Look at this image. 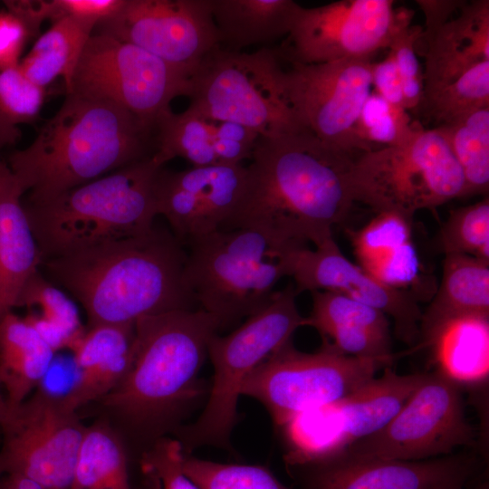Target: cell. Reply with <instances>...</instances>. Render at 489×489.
Instances as JSON below:
<instances>
[{
    "instance_id": "cell-17",
    "label": "cell",
    "mask_w": 489,
    "mask_h": 489,
    "mask_svg": "<svg viewBox=\"0 0 489 489\" xmlns=\"http://www.w3.org/2000/svg\"><path fill=\"white\" fill-rule=\"evenodd\" d=\"M97 27L192 74L219 45L210 0H125Z\"/></svg>"
},
{
    "instance_id": "cell-42",
    "label": "cell",
    "mask_w": 489,
    "mask_h": 489,
    "mask_svg": "<svg viewBox=\"0 0 489 489\" xmlns=\"http://www.w3.org/2000/svg\"><path fill=\"white\" fill-rule=\"evenodd\" d=\"M258 138V133L238 123L216 121L214 149L218 165L243 164L251 158Z\"/></svg>"
},
{
    "instance_id": "cell-39",
    "label": "cell",
    "mask_w": 489,
    "mask_h": 489,
    "mask_svg": "<svg viewBox=\"0 0 489 489\" xmlns=\"http://www.w3.org/2000/svg\"><path fill=\"white\" fill-rule=\"evenodd\" d=\"M23 306L38 307L41 316L64 329L77 342L86 331L75 303L40 270L31 277L20 295L17 307Z\"/></svg>"
},
{
    "instance_id": "cell-49",
    "label": "cell",
    "mask_w": 489,
    "mask_h": 489,
    "mask_svg": "<svg viewBox=\"0 0 489 489\" xmlns=\"http://www.w3.org/2000/svg\"><path fill=\"white\" fill-rule=\"evenodd\" d=\"M469 489H489V484L487 481H483L477 484L475 486Z\"/></svg>"
},
{
    "instance_id": "cell-20",
    "label": "cell",
    "mask_w": 489,
    "mask_h": 489,
    "mask_svg": "<svg viewBox=\"0 0 489 489\" xmlns=\"http://www.w3.org/2000/svg\"><path fill=\"white\" fill-rule=\"evenodd\" d=\"M246 173L243 164L161 168L155 189L158 216L183 244L219 230L241 198Z\"/></svg>"
},
{
    "instance_id": "cell-40",
    "label": "cell",
    "mask_w": 489,
    "mask_h": 489,
    "mask_svg": "<svg viewBox=\"0 0 489 489\" xmlns=\"http://www.w3.org/2000/svg\"><path fill=\"white\" fill-rule=\"evenodd\" d=\"M422 30L418 25H406L397 32L388 46L397 64L408 112L420 111L424 100V72L417 55Z\"/></svg>"
},
{
    "instance_id": "cell-25",
    "label": "cell",
    "mask_w": 489,
    "mask_h": 489,
    "mask_svg": "<svg viewBox=\"0 0 489 489\" xmlns=\"http://www.w3.org/2000/svg\"><path fill=\"white\" fill-rule=\"evenodd\" d=\"M465 315L489 316V261L446 254L439 288L422 312L416 348L446 321Z\"/></svg>"
},
{
    "instance_id": "cell-24",
    "label": "cell",
    "mask_w": 489,
    "mask_h": 489,
    "mask_svg": "<svg viewBox=\"0 0 489 489\" xmlns=\"http://www.w3.org/2000/svg\"><path fill=\"white\" fill-rule=\"evenodd\" d=\"M350 236L360 267L381 283L403 291L419 279L411 222L405 217L379 213Z\"/></svg>"
},
{
    "instance_id": "cell-48",
    "label": "cell",
    "mask_w": 489,
    "mask_h": 489,
    "mask_svg": "<svg viewBox=\"0 0 489 489\" xmlns=\"http://www.w3.org/2000/svg\"><path fill=\"white\" fill-rule=\"evenodd\" d=\"M11 409L9 408L4 391L0 385V426L3 425L10 415Z\"/></svg>"
},
{
    "instance_id": "cell-32",
    "label": "cell",
    "mask_w": 489,
    "mask_h": 489,
    "mask_svg": "<svg viewBox=\"0 0 489 489\" xmlns=\"http://www.w3.org/2000/svg\"><path fill=\"white\" fill-rule=\"evenodd\" d=\"M215 126V120L188 108L181 113L169 109L156 122L154 155L162 165L178 157L193 167L216 166Z\"/></svg>"
},
{
    "instance_id": "cell-34",
    "label": "cell",
    "mask_w": 489,
    "mask_h": 489,
    "mask_svg": "<svg viewBox=\"0 0 489 489\" xmlns=\"http://www.w3.org/2000/svg\"><path fill=\"white\" fill-rule=\"evenodd\" d=\"M422 126L409 112L396 107L373 91L366 100L356 123V137L363 153L407 142Z\"/></svg>"
},
{
    "instance_id": "cell-28",
    "label": "cell",
    "mask_w": 489,
    "mask_h": 489,
    "mask_svg": "<svg viewBox=\"0 0 489 489\" xmlns=\"http://www.w3.org/2000/svg\"><path fill=\"white\" fill-rule=\"evenodd\" d=\"M219 46L240 52L288 35L302 6L292 0H210Z\"/></svg>"
},
{
    "instance_id": "cell-22",
    "label": "cell",
    "mask_w": 489,
    "mask_h": 489,
    "mask_svg": "<svg viewBox=\"0 0 489 489\" xmlns=\"http://www.w3.org/2000/svg\"><path fill=\"white\" fill-rule=\"evenodd\" d=\"M135 335V322L86 329L72 350L77 377L63 396L69 408L100 400L121 382L133 360Z\"/></svg>"
},
{
    "instance_id": "cell-1",
    "label": "cell",
    "mask_w": 489,
    "mask_h": 489,
    "mask_svg": "<svg viewBox=\"0 0 489 489\" xmlns=\"http://www.w3.org/2000/svg\"><path fill=\"white\" fill-rule=\"evenodd\" d=\"M243 194L221 229L250 227L294 245L333 237L354 203L353 158L303 128L257 139Z\"/></svg>"
},
{
    "instance_id": "cell-36",
    "label": "cell",
    "mask_w": 489,
    "mask_h": 489,
    "mask_svg": "<svg viewBox=\"0 0 489 489\" xmlns=\"http://www.w3.org/2000/svg\"><path fill=\"white\" fill-rule=\"evenodd\" d=\"M446 254H465L489 261V199L450 211L437 236Z\"/></svg>"
},
{
    "instance_id": "cell-47",
    "label": "cell",
    "mask_w": 489,
    "mask_h": 489,
    "mask_svg": "<svg viewBox=\"0 0 489 489\" xmlns=\"http://www.w3.org/2000/svg\"><path fill=\"white\" fill-rule=\"evenodd\" d=\"M0 489H47L37 481L22 474L5 471L0 475Z\"/></svg>"
},
{
    "instance_id": "cell-23",
    "label": "cell",
    "mask_w": 489,
    "mask_h": 489,
    "mask_svg": "<svg viewBox=\"0 0 489 489\" xmlns=\"http://www.w3.org/2000/svg\"><path fill=\"white\" fill-rule=\"evenodd\" d=\"M24 194L0 156V321L17 307L23 290L42 263Z\"/></svg>"
},
{
    "instance_id": "cell-16",
    "label": "cell",
    "mask_w": 489,
    "mask_h": 489,
    "mask_svg": "<svg viewBox=\"0 0 489 489\" xmlns=\"http://www.w3.org/2000/svg\"><path fill=\"white\" fill-rule=\"evenodd\" d=\"M85 429L62 396L37 388L0 426L5 471L47 489H70Z\"/></svg>"
},
{
    "instance_id": "cell-21",
    "label": "cell",
    "mask_w": 489,
    "mask_h": 489,
    "mask_svg": "<svg viewBox=\"0 0 489 489\" xmlns=\"http://www.w3.org/2000/svg\"><path fill=\"white\" fill-rule=\"evenodd\" d=\"M425 16L424 100L489 61V1L417 0ZM423 100V101H424Z\"/></svg>"
},
{
    "instance_id": "cell-27",
    "label": "cell",
    "mask_w": 489,
    "mask_h": 489,
    "mask_svg": "<svg viewBox=\"0 0 489 489\" xmlns=\"http://www.w3.org/2000/svg\"><path fill=\"white\" fill-rule=\"evenodd\" d=\"M55 352L13 311L0 321V385L10 409L32 395L49 372Z\"/></svg>"
},
{
    "instance_id": "cell-2",
    "label": "cell",
    "mask_w": 489,
    "mask_h": 489,
    "mask_svg": "<svg viewBox=\"0 0 489 489\" xmlns=\"http://www.w3.org/2000/svg\"><path fill=\"white\" fill-rule=\"evenodd\" d=\"M168 230L108 242L41 263L43 276L85 310L88 328L197 307L186 282L187 251ZM198 309V308H197Z\"/></svg>"
},
{
    "instance_id": "cell-29",
    "label": "cell",
    "mask_w": 489,
    "mask_h": 489,
    "mask_svg": "<svg viewBox=\"0 0 489 489\" xmlns=\"http://www.w3.org/2000/svg\"><path fill=\"white\" fill-rule=\"evenodd\" d=\"M98 24L97 20L77 16L56 20L20 60V70L33 83L43 89L58 77H62L67 90L85 45Z\"/></svg>"
},
{
    "instance_id": "cell-8",
    "label": "cell",
    "mask_w": 489,
    "mask_h": 489,
    "mask_svg": "<svg viewBox=\"0 0 489 489\" xmlns=\"http://www.w3.org/2000/svg\"><path fill=\"white\" fill-rule=\"evenodd\" d=\"M354 202L412 221L422 209L465 197L462 170L436 128L421 126L405 143L357 156L349 171Z\"/></svg>"
},
{
    "instance_id": "cell-50",
    "label": "cell",
    "mask_w": 489,
    "mask_h": 489,
    "mask_svg": "<svg viewBox=\"0 0 489 489\" xmlns=\"http://www.w3.org/2000/svg\"><path fill=\"white\" fill-rule=\"evenodd\" d=\"M5 472V469H4V465H3V463H2V460L0 458V475Z\"/></svg>"
},
{
    "instance_id": "cell-43",
    "label": "cell",
    "mask_w": 489,
    "mask_h": 489,
    "mask_svg": "<svg viewBox=\"0 0 489 489\" xmlns=\"http://www.w3.org/2000/svg\"><path fill=\"white\" fill-rule=\"evenodd\" d=\"M125 0H52L41 1L45 20L53 23L65 16L97 20L99 23L114 15Z\"/></svg>"
},
{
    "instance_id": "cell-26",
    "label": "cell",
    "mask_w": 489,
    "mask_h": 489,
    "mask_svg": "<svg viewBox=\"0 0 489 489\" xmlns=\"http://www.w3.org/2000/svg\"><path fill=\"white\" fill-rule=\"evenodd\" d=\"M430 349L436 369L465 387L487 383L489 316L465 315L437 328L417 349Z\"/></svg>"
},
{
    "instance_id": "cell-5",
    "label": "cell",
    "mask_w": 489,
    "mask_h": 489,
    "mask_svg": "<svg viewBox=\"0 0 489 489\" xmlns=\"http://www.w3.org/2000/svg\"><path fill=\"white\" fill-rule=\"evenodd\" d=\"M163 166L153 154L48 201L24 203L42 262L152 230Z\"/></svg>"
},
{
    "instance_id": "cell-12",
    "label": "cell",
    "mask_w": 489,
    "mask_h": 489,
    "mask_svg": "<svg viewBox=\"0 0 489 489\" xmlns=\"http://www.w3.org/2000/svg\"><path fill=\"white\" fill-rule=\"evenodd\" d=\"M424 373L399 375L388 367L327 406L305 411L279 430L289 466L327 458L385 427L420 384Z\"/></svg>"
},
{
    "instance_id": "cell-18",
    "label": "cell",
    "mask_w": 489,
    "mask_h": 489,
    "mask_svg": "<svg viewBox=\"0 0 489 489\" xmlns=\"http://www.w3.org/2000/svg\"><path fill=\"white\" fill-rule=\"evenodd\" d=\"M289 467L301 489H469L480 462L465 453L421 461L339 453Z\"/></svg>"
},
{
    "instance_id": "cell-9",
    "label": "cell",
    "mask_w": 489,
    "mask_h": 489,
    "mask_svg": "<svg viewBox=\"0 0 489 489\" xmlns=\"http://www.w3.org/2000/svg\"><path fill=\"white\" fill-rule=\"evenodd\" d=\"M281 68L273 48L248 53L218 45L191 76L188 109L215 121L238 123L261 137L301 128L283 99Z\"/></svg>"
},
{
    "instance_id": "cell-15",
    "label": "cell",
    "mask_w": 489,
    "mask_h": 489,
    "mask_svg": "<svg viewBox=\"0 0 489 489\" xmlns=\"http://www.w3.org/2000/svg\"><path fill=\"white\" fill-rule=\"evenodd\" d=\"M413 15L410 9L395 8L393 0H339L302 6L286 40L274 50L283 62L305 64L372 57L388 48Z\"/></svg>"
},
{
    "instance_id": "cell-45",
    "label": "cell",
    "mask_w": 489,
    "mask_h": 489,
    "mask_svg": "<svg viewBox=\"0 0 489 489\" xmlns=\"http://www.w3.org/2000/svg\"><path fill=\"white\" fill-rule=\"evenodd\" d=\"M370 76L371 86L376 94L396 107L406 109L400 77L390 52L380 62H372Z\"/></svg>"
},
{
    "instance_id": "cell-10",
    "label": "cell",
    "mask_w": 489,
    "mask_h": 489,
    "mask_svg": "<svg viewBox=\"0 0 489 489\" xmlns=\"http://www.w3.org/2000/svg\"><path fill=\"white\" fill-rule=\"evenodd\" d=\"M391 358H357L322 338L308 353L288 340L246 378L241 395L258 400L279 429L296 416L338 401L387 368Z\"/></svg>"
},
{
    "instance_id": "cell-6",
    "label": "cell",
    "mask_w": 489,
    "mask_h": 489,
    "mask_svg": "<svg viewBox=\"0 0 489 489\" xmlns=\"http://www.w3.org/2000/svg\"><path fill=\"white\" fill-rule=\"evenodd\" d=\"M187 285L197 305L221 329L256 313L289 276L294 246L255 228L219 229L187 244ZM305 246V245H304Z\"/></svg>"
},
{
    "instance_id": "cell-3",
    "label": "cell",
    "mask_w": 489,
    "mask_h": 489,
    "mask_svg": "<svg viewBox=\"0 0 489 489\" xmlns=\"http://www.w3.org/2000/svg\"><path fill=\"white\" fill-rule=\"evenodd\" d=\"M156 126L108 101L67 92L64 101L8 167L26 203L48 201L156 152Z\"/></svg>"
},
{
    "instance_id": "cell-38",
    "label": "cell",
    "mask_w": 489,
    "mask_h": 489,
    "mask_svg": "<svg viewBox=\"0 0 489 489\" xmlns=\"http://www.w3.org/2000/svg\"><path fill=\"white\" fill-rule=\"evenodd\" d=\"M312 309L306 326L319 332L333 326L369 328L390 335L388 317L363 302L333 292H312Z\"/></svg>"
},
{
    "instance_id": "cell-37",
    "label": "cell",
    "mask_w": 489,
    "mask_h": 489,
    "mask_svg": "<svg viewBox=\"0 0 489 489\" xmlns=\"http://www.w3.org/2000/svg\"><path fill=\"white\" fill-rule=\"evenodd\" d=\"M182 469L199 489H289L260 465L222 464L184 454Z\"/></svg>"
},
{
    "instance_id": "cell-19",
    "label": "cell",
    "mask_w": 489,
    "mask_h": 489,
    "mask_svg": "<svg viewBox=\"0 0 489 489\" xmlns=\"http://www.w3.org/2000/svg\"><path fill=\"white\" fill-rule=\"evenodd\" d=\"M289 276L302 292H333L371 306L395 322L398 338L408 345L419 339L422 312L412 296L388 287L350 262L333 237L311 249L293 248L288 257Z\"/></svg>"
},
{
    "instance_id": "cell-13",
    "label": "cell",
    "mask_w": 489,
    "mask_h": 489,
    "mask_svg": "<svg viewBox=\"0 0 489 489\" xmlns=\"http://www.w3.org/2000/svg\"><path fill=\"white\" fill-rule=\"evenodd\" d=\"M464 388L435 369L424 377L399 411L380 430L340 453L421 461L472 446L475 432L465 416Z\"/></svg>"
},
{
    "instance_id": "cell-31",
    "label": "cell",
    "mask_w": 489,
    "mask_h": 489,
    "mask_svg": "<svg viewBox=\"0 0 489 489\" xmlns=\"http://www.w3.org/2000/svg\"><path fill=\"white\" fill-rule=\"evenodd\" d=\"M446 139L465 185V196L487 195L489 188V106L435 127Z\"/></svg>"
},
{
    "instance_id": "cell-4",
    "label": "cell",
    "mask_w": 489,
    "mask_h": 489,
    "mask_svg": "<svg viewBox=\"0 0 489 489\" xmlns=\"http://www.w3.org/2000/svg\"><path fill=\"white\" fill-rule=\"evenodd\" d=\"M219 330L201 309L139 318L130 368L101 403L145 435L165 430L203 396L198 373Z\"/></svg>"
},
{
    "instance_id": "cell-46",
    "label": "cell",
    "mask_w": 489,
    "mask_h": 489,
    "mask_svg": "<svg viewBox=\"0 0 489 489\" xmlns=\"http://www.w3.org/2000/svg\"><path fill=\"white\" fill-rule=\"evenodd\" d=\"M24 318L54 352L62 349L72 350L77 343L68 331L39 313L31 312Z\"/></svg>"
},
{
    "instance_id": "cell-44",
    "label": "cell",
    "mask_w": 489,
    "mask_h": 489,
    "mask_svg": "<svg viewBox=\"0 0 489 489\" xmlns=\"http://www.w3.org/2000/svg\"><path fill=\"white\" fill-rule=\"evenodd\" d=\"M31 34L21 19L10 12H0V67L18 65Z\"/></svg>"
},
{
    "instance_id": "cell-11",
    "label": "cell",
    "mask_w": 489,
    "mask_h": 489,
    "mask_svg": "<svg viewBox=\"0 0 489 489\" xmlns=\"http://www.w3.org/2000/svg\"><path fill=\"white\" fill-rule=\"evenodd\" d=\"M191 76L135 44L94 31L66 91L108 101L156 126L172 100L188 97Z\"/></svg>"
},
{
    "instance_id": "cell-14",
    "label": "cell",
    "mask_w": 489,
    "mask_h": 489,
    "mask_svg": "<svg viewBox=\"0 0 489 489\" xmlns=\"http://www.w3.org/2000/svg\"><path fill=\"white\" fill-rule=\"evenodd\" d=\"M288 63L281 68L280 82L296 123L353 158L362 154L356 123L372 91V57Z\"/></svg>"
},
{
    "instance_id": "cell-41",
    "label": "cell",
    "mask_w": 489,
    "mask_h": 489,
    "mask_svg": "<svg viewBox=\"0 0 489 489\" xmlns=\"http://www.w3.org/2000/svg\"><path fill=\"white\" fill-rule=\"evenodd\" d=\"M184 454L177 439L161 436L143 454V463L162 483L163 489H199L182 469Z\"/></svg>"
},
{
    "instance_id": "cell-7",
    "label": "cell",
    "mask_w": 489,
    "mask_h": 489,
    "mask_svg": "<svg viewBox=\"0 0 489 489\" xmlns=\"http://www.w3.org/2000/svg\"><path fill=\"white\" fill-rule=\"evenodd\" d=\"M297 295L290 283L234 331L210 338L207 354L214 377L208 400L194 423L175 430L184 453L204 446L231 449L230 436L244 380L261 362L292 340L298 328L306 326V317L297 307Z\"/></svg>"
},
{
    "instance_id": "cell-33",
    "label": "cell",
    "mask_w": 489,
    "mask_h": 489,
    "mask_svg": "<svg viewBox=\"0 0 489 489\" xmlns=\"http://www.w3.org/2000/svg\"><path fill=\"white\" fill-rule=\"evenodd\" d=\"M44 97L45 89L27 79L18 65L0 67V149L17 141L20 125L37 119Z\"/></svg>"
},
{
    "instance_id": "cell-35",
    "label": "cell",
    "mask_w": 489,
    "mask_h": 489,
    "mask_svg": "<svg viewBox=\"0 0 489 489\" xmlns=\"http://www.w3.org/2000/svg\"><path fill=\"white\" fill-rule=\"evenodd\" d=\"M486 106H489V61L476 64L426 98L420 110L438 126Z\"/></svg>"
},
{
    "instance_id": "cell-30",
    "label": "cell",
    "mask_w": 489,
    "mask_h": 489,
    "mask_svg": "<svg viewBox=\"0 0 489 489\" xmlns=\"http://www.w3.org/2000/svg\"><path fill=\"white\" fill-rule=\"evenodd\" d=\"M70 489H131L123 442L106 421L86 427Z\"/></svg>"
}]
</instances>
